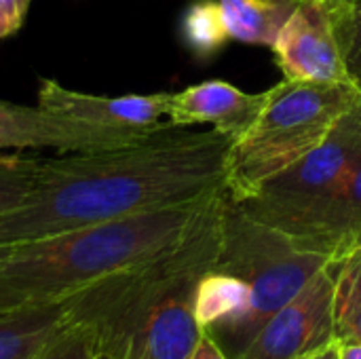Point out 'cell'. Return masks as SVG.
Instances as JSON below:
<instances>
[{"label":"cell","instance_id":"1","mask_svg":"<svg viewBox=\"0 0 361 359\" xmlns=\"http://www.w3.org/2000/svg\"><path fill=\"white\" fill-rule=\"evenodd\" d=\"M233 140L171 123L142 142L40 161L27 199L0 214V245L197 201L224 190Z\"/></svg>","mask_w":361,"mask_h":359},{"label":"cell","instance_id":"2","mask_svg":"<svg viewBox=\"0 0 361 359\" xmlns=\"http://www.w3.org/2000/svg\"><path fill=\"white\" fill-rule=\"evenodd\" d=\"M224 190L13 245L0 264V315L63 303L91 284L188 241Z\"/></svg>","mask_w":361,"mask_h":359},{"label":"cell","instance_id":"3","mask_svg":"<svg viewBox=\"0 0 361 359\" xmlns=\"http://www.w3.org/2000/svg\"><path fill=\"white\" fill-rule=\"evenodd\" d=\"M361 102L357 85H315L281 80L252 127L233 142L224 190L239 203L273 176L305 159Z\"/></svg>","mask_w":361,"mask_h":359},{"label":"cell","instance_id":"4","mask_svg":"<svg viewBox=\"0 0 361 359\" xmlns=\"http://www.w3.org/2000/svg\"><path fill=\"white\" fill-rule=\"evenodd\" d=\"M322 254L296 248L279 231L250 218L226 195L222 245L214 269L250 281L245 309L203 332L209 334L228 359H239L262 328L277 315L326 264Z\"/></svg>","mask_w":361,"mask_h":359},{"label":"cell","instance_id":"5","mask_svg":"<svg viewBox=\"0 0 361 359\" xmlns=\"http://www.w3.org/2000/svg\"><path fill=\"white\" fill-rule=\"evenodd\" d=\"M361 152V102L334 131L286 171L267 180L237 205L256 222L286 235L302 250Z\"/></svg>","mask_w":361,"mask_h":359},{"label":"cell","instance_id":"6","mask_svg":"<svg viewBox=\"0 0 361 359\" xmlns=\"http://www.w3.org/2000/svg\"><path fill=\"white\" fill-rule=\"evenodd\" d=\"M351 17L330 0H298L271 44L286 80L357 85L349 66Z\"/></svg>","mask_w":361,"mask_h":359},{"label":"cell","instance_id":"7","mask_svg":"<svg viewBox=\"0 0 361 359\" xmlns=\"http://www.w3.org/2000/svg\"><path fill=\"white\" fill-rule=\"evenodd\" d=\"M338 262L319 269L262 328L239 359H296L334 343V281Z\"/></svg>","mask_w":361,"mask_h":359},{"label":"cell","instance_id":"8","mask_svg":"<svg viewBox=\"0 0 361 359\" xmlns=\"http://www.w3.org/2000/svg\"><path fill=\"white\" fill-rule=\"evenodd\" d=\"M154 131L91 125L40 106H19L0 99V150L2 148H55L61 152H93L129 146Z\"/></svg>","mask_w":361,"mask_h":359},{"label":"cell","instance_id":"9","mask_svg":"<svg viewBox=\"0 0 361 359\" xmlns=\"http://www.w3.org/2000/svg\"><path fill=\"white\" fill-rule=\"evenodd\" d=\"M171 97V91L118 97L91 95L66 89L53 78H40L38 87V106L49 112L66 114L91 125L135 131H159L167 127L169 121H163V116L169 112Z\"/></svg>","mask_w":361,"mask_h":359},{"label":"cell","instance_id":"10","mask_svg":"<svg viewBox=\"0 0 361 359\" xmlns=\"http://www.w3.org/2000/svg\"><path fill=\"white\" fill-rule=\"evenodd\" d=\"M269 99V91L247 93L226 80H205L173 93L167 118L173 127L209 125L214 131L241 138Z\"/></svg>","mask_w":361,"mask_h":359},{"label":"cell","instance_id":"11","mask_svg":"<svg viewBox=\"0 0 361 359\" xmlns=\"http://www.w3.org/2000/svg\"><path fill=\"white\" fill-rule=\"evenodd\" d=\"M302 250L322 254L332 262H341L361 250V152Z\"/></svg>","mask_w":361,"mask_h":359},{"label":"cell","instance_id":"12","mask_svg":"<svg viewBox=\"0 0 361 359\" xmlns=\"http://www.w3.org/2000/svg\"><path fill=\"white\" fill-rule=\"evenodd\" d=\"M66 324L63 303L0 315V359H30Z\"/></svg>","mask_w":361,"mask_h":359},{"label":"cell","instance_id":"13","mask_svg":"<svg viewBox=\"0 0 361 359\" xmlns=\"http://www.w3.org/2000/svg\"><path fill=\"white\" fill-rule=\"evenodd\" d=\"M298 0H218L231 40L271 47Z\"/></svg>","mask_w":361,"mask_h":359},{"label":"cell","instance_id":"14","mask_svg":"<svg viewBox=\"0 0 361 359\" xmlns=\"http://www.w3.org/2000/svg\"><path fill=\"white\" fill-rule=\"evenodd\" d=\"M250 292L252 286L243 277L220 269H209L201 275L195 288L192 309L199 326L205 330L222 320L237 315L241 309H245Z\"/></svg>","mask_w":361,"mask_h":359},{"label":"cell","instance_id":"15","mask_svg":"<svg viewBox=\"0 0 361 359\" xmlns=\"http://www.w3.org/2000/svg\"><path fill=\"white\" fill-rule=\"evenodd\" d=\"M334 339L336 343H361V250L336 267Z\"/></svg>","mask_w":361,"mask_h":359},{"label":"cell","instance_id":"16","mask_svg":"<svg viewBox=\"0 0 361 359\" xmlns=\"http://www.w3.org/2000/svg\"><path fill=\"white\" fill-rule=\"evenodd\" d=\"M182 36L188 49L199 57L216 55L231 40L224 11L218 0H199L182 17Z\"/></svg>","mask_w":361,"mask_h":359},{"label":"cell","instance_id":"17","mask_svg":"<svg viewBox=\"0 0 361 359\" xmlns=\"http://www.w3.org/2000/svg\"><path fill=\"white\" fill-rule=\"evenodd\" d=\"M40 159L6 157L0 163V214L19 207L34 188Z\"/></svg>","mask_w":361,"mask_h":359},{"label":"cell","instance_id":"18","mask_svg":"<svg viewBox=\"0 0 361 359\" xmlns=\"http://www.w3.org/2000/svg\"><path fill=\"white\" fill-rule=\"evenodd\" d=\"M30 359H99V355L82 328L66 324Z\"/></svg>","mask_w":361,"mask_h":359},{"label":"cell","instance_id":"19","mask_svg":"<svg viewBox=\"0 0 361 359\" xmlns=\"http://www.w3.org/2000/svg\"><path fill=\"white\" fill-rule=\"evenodd\" d=\"M32 0H0V38L13 36L25 21Z\"/></svg>","mask_w":361,"mask_h":359},{"label":"cell","instance_id":"20","mask_svg":"<svg viewBox=\"0 0 361 359\" xmlns=\"http://www.w3.org/2000/svg\"><path fill=\"white\" fill-rule=\"evenodd\" d=\"M349 66L355 76V72L361 70V0H357L351 17V53H349Z\"/></svg>","mask_w":361,"mask_h":359},{"label":"cell","instance_id":"21","mask_svg":"<svg viewBox=\"0 0 361 359\" xmlns=\"http://www.w3.org/2000/svg\"><path fill=\"white\" fill-rule=\"evenodd\" d=\"M190 359H228V358H226V355H224V351L218 347V343H216L209 334H205V332H203V336H201V341H199L197 349L192 351Z\"/></svg>","mask_w":361,"mask_h":359},{"label":"cell","instance_id":"22","mask_svg":"<svg viewBox=\"0 0 361 359\" xmlns=\"http://www.w3.org/2000/svg\"><path fill=\"white\" fill-rule=\"evenodd\" d=\"M338 359H361V343H338Z\"/></svg>","mask_w":361,"mask_h":359},{"label":"cell","instance_id":"23","mask_svg":"<svg viewBox=\"0 0 361 359\" xmlns=\"http://www.w3.org/2000/svg\"><path fill=\"white\" fill-rule=\"evenodd\" d=\"M309 359H338V343H336V341H334V343H330L328 347H324V349L315 351V353H313Z\"/></svg>","mask_w":361,"mask_h":359},{"label":"cell","instance_id":"24","mask_svg":"<svg viewBox=\"0 0 361 359\" xmlns=\"http://www.w3.org/2000/svg\"><path fill=\"white\" fill-rule=\"evenodd\" d=\"M330 2H334L336 6H341V8H345V11H353L355 4H357V0H330Z\"/></svg>","mask_w":361,"mask_h":359},{"label":"cell","instance_id":"25","mask_svg":"<svg viewBox=\"0 0 361 359\" xmlns=\"http://www.w3.org/2000/svg\"><path fill=\"white\" fill-rule=\"evenodd\" d=\"M11 252H13V245H0V264L8 258Z\"/></svg>","mask_w":361,"mask_h":359},{"label":"cell","instance_id":"26","mask_svg":"<svg viewBox=\"0 0 361 359\" xmlns=\"http://www.w3.org/2000/svg\"><path fill=\"white\" fill-rule=\"evenodd\" d=\"M355 83H357V87H360V91H361V70L355 72Z\"/></svg>","mask_w":361,"mask_h":359},{"label":"cell","instance_id":"27","mask_svg":"<svg viewBox=\"0 0 361 359\" xmlns=\"http://www.w3.org/2000/svg\"><path fill=\"white\" fill-rule=\"evenodd\" d=\"M311 355H313V353H311ZM311 355H305V358H296V359H309V358H311Z\"/></svg>","mask_w":361,"mask_h":359}]
</instances>
